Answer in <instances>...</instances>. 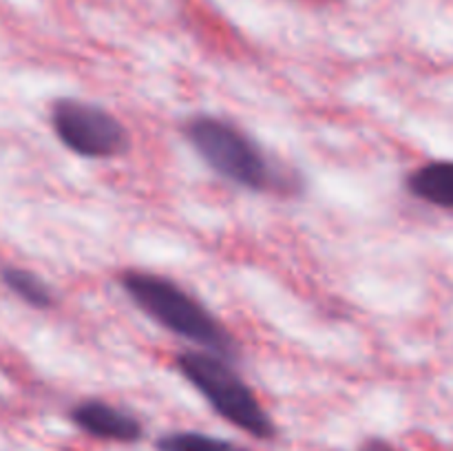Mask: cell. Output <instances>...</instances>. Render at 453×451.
I'll use <instances>...</instances> for the list:
<instances>
[{
  "label": "cell",
  "instance_id": "6da1fadb",
  "mask_svg": "<svg viewBox=\"0 0 453 451\" xmlns=\"http://www.w3.org/2000/svg\"><path fill=\"white\" fill-rule=\"evenodd\" d=\"M118 281L133 305L166 332L228 361L239 356L237 340L224 323L177 281L146 270H124Z\"/></svg>",
  "mask_w": 453,
  "mask_h": 451
},
{
  "label": "cell",
  "instance_id": "7a4b0ae2",
  "mask_svg": "<svg viewBox=\"0 0 453 451\" xmlns=\"http://www.w3.org/2000/svg\"><path fill=\"white\" fill-rule=\"evenodd\" d=\"M186 141L219 177L252 193L283 188L277 166L259 144L230 119L219 115H193L181 126Z\"/></svg>",
  "mask_w": 453,
  "mask_h": 451
},
{
  "label": "cell",
  "instance_id": "3957f363",
  "mask_svg": "<svg viewBox=\"0 0 453 451\" xmlns=\"http://www.w3.org/2000/svg\"><path fill=\"white\" fill-rule=\"evenodd\" d=\"M175 365L186 383L193 385L212 411L233 427L257 440H273L277 436L270 414L228 358L206 349H188L177 356Z\"/></svg>",
  "mask_w": 453,
  "mask_h": 451
},
{
  "label": "cell",
  "instance_id": "277c9868",
  "mask_svg": "<svg viewBox=\"0 0 453 451\" xmlns=\"http://www.w3.org/2000/svg\"><path fill=\"white\" fill-rule=\"evenodd\" d=\"M51 126L58 140L87 159H115L131 149L127 126L93 102L62 97L51 106Z\"/></svg>",
  "mask_w": 453,
  "mask_h": 451
},
{
  "label": "cell",
  "instance_id": "5b68a950",
  "mask_svg": "<svg viewBox=\"0 0 453 451\" xmlns=\"http://www.w3.org/2000/svg\"><path fill=\"white\" fill-rule=\"evenodd\" d=\"M69 418L87 436L119 445H135L144 438V424L137 416L128 414L100 398H87L71 407Z\"/></svg>",
  "mask_w": 453,
  "mask_h": 451
},
{
  "label": "cell",
  "instance_id": "8992f818",
  "mask_svg": "<svg viewBox=\"0 0 453 451\" xmlns=\"http://www.w3.org/2000/svg\"><path fill=\"white\" fill-rule=\"evenodd\" d=\"M405 186L411 197L453 210V159H436L414 168Z\"/></svg>",
  "mask_w": 453,
  "mask_h": 451
},
{
  "label": "cell",
  "instance_id": "52a82bcc",
  "mask_svg": "<svg viewBox=\"0 0 453 451\" xmlns=\"http://www.w3.org/2000/svg\"><path fill=\"white\" fill-rule=\"evenodd\" d=\"M4 286L13 292L20 301L35 310H47L53 305V292L35 272L25 268H3L0 272Z\"/></svg>",
  "mask_w": 453,
  "mask_h": 451
},
{
  "label": "cell",
  "instance_id": "ba28073f",
  "mask_svg": "<svg viewBox=\"0 0 453 451\" xmlns=\"http://www.w3.org/2000/svg\"><path fill=\"white\" fill-rule=\"evenodd\" d=\"M157 451H250L233 440L208 436L202 432H171L155 442Z\"/></svg>",
  "mask_w": 453,
  "mask_h": 451
},
{
  "label": "cell",
  "instance_id": "9c48e42d",
  "mask_svg": "<svg viewBox=\"0 0 453 451\" xmlns=\"http://www.w3.org/2000/svg\"><path fill=\"white\" fill-rule=\"evenodd\" d=\"M361 451H396V447L383 438H367L361 445Z\"/></svg>",
  "mask_w": 453,
  "mask_h": 451
}]
</instances>
